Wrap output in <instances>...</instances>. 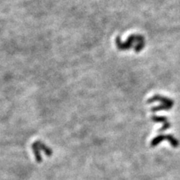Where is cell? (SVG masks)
<instances>
[{
	"label": "cell",
	"instance_id": "6da1fadb",
	"mask_svg": "<svg viewBox=\"0 0 180 180\" xmlns=\"http://www.w3.org/2000/svg\"><path fill=\"white\" fill-rule=\"evenodd\" d=\"M136 41L141 42L145 41L143 36L141 35H131L129 36L127 41L125 42H122L120 39L119 37H117L116 39V44L118 49L120 50H126L131 49V47L134 44Z\"/></svg>",
	"mask_w": 180,
	"mask_h": 180
},
{
	"label": "cell",
	"instance_id": "7a4b0ae2",
	"mask_svg": "<svg viewBox=\"0 0 180 180\" xmlns=\"http://www.w3.org/2000/svg\"><path fill=\"white\" fill-rule=\"evenodd\" d=\"M156 101H160L161 103V104H165L169 106L170 108H172V107L173 106L174 104V102H173V100H171L169 98H167V97L164 96H161V95H154L153 97L150 98L148 100V103H153V102H156Z\"/></svg>",
	"mask_w": 180,
	"mask_h": 180
},
{
	"label": "cell",
	"instance_id": "3957f363",
	"mask_svg": "<svg viewBox=\"0 0 180 180\" xmlns=\"http://www.w3.org/2000/svg\"><path fill=\"white\" fill-rule=\"evenodd\" d=\"M32 151H33V153H34V155H35V160H36V161L38 162V163H41L42 160L43 159H42V157L41 155V150L39 146H38V143H37V142H35L33 144H32Z\"/></svg>",
	"mask_w": 180,
	"mask_h": 180
},
{
	"label": "cell",
	"instance_id": "277c9868",
	"mask_svg": "<svg viewBox=\"0 0 180 180\" xmlns=\"http://www.w3.org/2000/svg\"><path fill=\"white\" fill-rule=\"evenodd\" d=\"M37 143H38V146H39L40 150L43 151L45 153V155H47L48 157H50L52 155V154H53V152H52L51 149L50 148V147H48V146L45 145L44 143L41 142V141H37Z\"/></svg>",
	"mask_w": 180,
	"mask_h": 180
},
{
	"label": "cell",
	"instance_id": "5b68a950",
	"mask_svg": "<svg viewBox=\"0 0 180 180\" xmlns=\"http://www.w3.org/2000/svg\"><path fill=\"white\" fill-rule=\"evenodd\" d=\"M167 139H168V135H164V134H162V135L158 136V137H155L153 140L151 141V146H156L158 145L161 142H162V141H164V140H167Z\"/></svg>",
	"mask_w": 180,
	"mask_h": 180
},
{
	"label": "cell",
	"instance_id": "8992f818",
	"mask_svg": "<svg viewBox=\"0 0 180 180\" xmlns=\"http://www.w3.org/2000/svg\"><path fill=\"white\" fill-rule=\"evenodd\" d=\"M167 140H168L170 142V143L171 144V146L173 147H178L179 146V141L176 140L174 137H173L170 134H168V139Z\"/></svg>",
	"mask_w": 180,
	"mask_h": 180
},
{
	"label": "cell",
	"instance_id": "52a82bcc",
	"mask_svg": "<svg viewBox=\"0 0 180 180\" xmlns=\"http://www.w3.org/2000/svg\"><path fill=\"white\" fill-rule=\"evenodd\" d=\"M171 109V108H170L169 106L165 104H161L158 105L157 107H153V108L151 109L152 112H157V111H160V110H168Z\"/></svg>",
	"mask_w": 180,
	"mask_h": 180
},
{
	"label": "cell",
	"instance_id": "ba28073f",
	"mask_svg": "<svg viewBox=\"0 0 180 180\" xmlns=\"http://www.w3.org/2000/svg\"><path fill=\"white\" fill-rule=\"evenodd\" d=\"M152 119L154 122H163V123H167L168 122V119H167L165 116H152Z\"/></svg>",
	"mask_w": 180,
	"mask_h": 180
},
{
	"label": "cell",
	"instance_id": "9c48e42d",
	"mask_svg": "<svg viewBox=\"0 0 180 180\" xmlns=\"http://www.w3.org/2000/svg\"><path fill=\"white\" fill-rule=\"evenodd\" d=\"M170 127V122H167V123H165V124H164L163 127H162L161 129H160L158 131H159V132H161V131H164L167 130V129H168Z\"/></svg>",
	"mask_w": 180,
	"mask_h": 180
}]
</instances>
